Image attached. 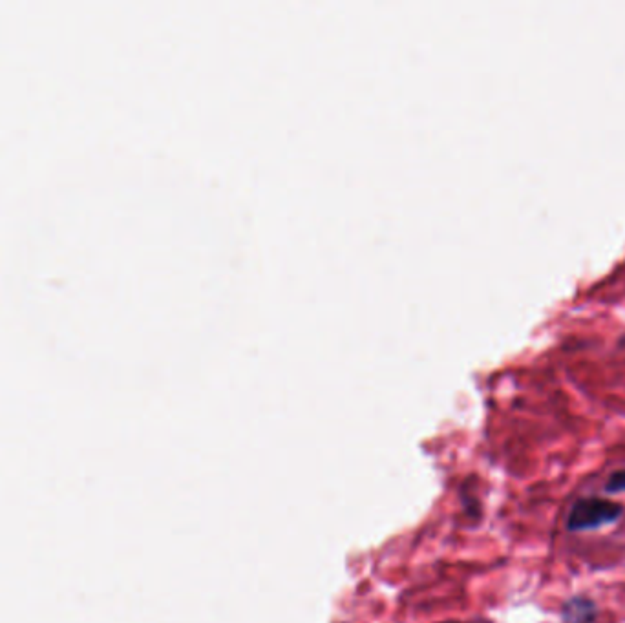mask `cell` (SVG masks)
<instances>
[{
    "label": "cell",
    "instance_id": "1",
    "mask_svg": "<svg viewBox=\"0 0 625 623\" xmlns=\"http://www.w3.org/2000/svg\"><path fill=\"white\" fill-rule=\"evenodd\" d=\"M624 516V507L604 497H583L574 503L567 528L571 532H587L613 525Z\"/></svg>",
    "mask_w": 625,
    "mask_h": 623
},
{
    "label": "cell",
    "instance_id": "3",
    "mask_svg": "<svg viewBox=\"0 0 625 623\" xmlns=\"http://www.w3.org/2000/svg\"><path fill=\"white\" fill-rule=\"evenodd\" d=\"M605 492H609V494L625 492V468L624 470H616L609 476L607 483H605Z\"/></svg>",
    "mask_w": 625,
    "mask_h": 623
},
{
    "label": "cell",
    "instance_id": "2",
    "mask_svg": "<svg viewBox=\"0 0 625 623\" xmlns=\"http://www.w3.org/2000/svg\"><path fill=\"white\" fill-rule=\"evenodd\" d=\"M562 616L565 623H594L598 616V609L591 598L573 596L563 605Z\"/></svg>",
    "mask_w": 625,
    "mask_h": 623
}]
</instances>
